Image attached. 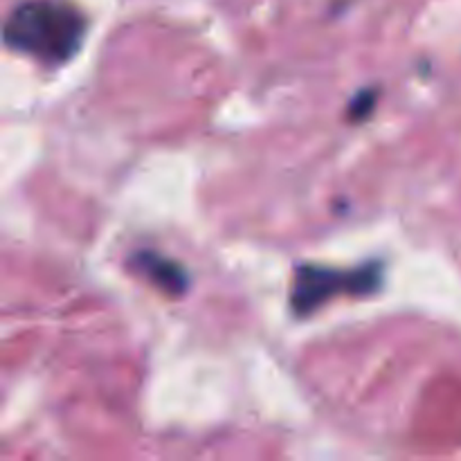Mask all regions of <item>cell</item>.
I'll list each match as a JSON object with an SVG mask.
<instances>
[{
  "instance_id": "1",
  "label": "cell",
  "mask_w": 461,
  "mask_h": 461,
  "mask_svg": "<svg viewBox=\"0 0 461 461\" xmlns=\"http://www.w3.org/2000/svg\"><path fill=\"white\" fill-rule=\"evenodd\" d=\"M84 14L59 0H25L5 21V43L12 50L61 66L86 39Z\"/></svg>"
},
{
  "instance_id": "3",
  "label": "cell",
  "mask_w": 461,
  "mask_h": 461,
  "mask_svg": "<svg viewBox=\"0 0 461 461\" xmlns=\"http://www.w3.org/2000/svg\"><path fill=\"white\" fill-rule=\"evenodd\" d=\"M131 264H133L140 273L147 275L153 284H158L162 291L171 293V295L185 293V288H187L189 284V277L183 270V266H178L171 259H165V257L156 255V252H138Z\"/></svg>"
},
{
  "instance_id": "2",
  "label": "cell",
  "mask_w": 461,
  "mask_h": 461,
  "mask_svg": "<svg viewBox=\"0 0 461 461\" xmlns=\"http://www.w3.org/2000/svg\"><path fill=\"white\" fill-rule=\"evenodd\" d=\"M381 284V268H322V266H302L297 270L291 291V306L295 313H311L333 295H367Z\"/></svg>"
},
{
  "instance_id": "4",
  "label": "cell",
  "mask_w": 461,
  "mask_h": 461,
  "mask_svg": "<svg viewBox=\"0 0 461 461\" xmlns=\"http://www.w3.org/2000/svg\"><path fill=\"white\" fill-rule=\"evenodd\" d=\"M374 102H376V95H374V90H363V95H358V97L354 99V104H351L349 108V115L354 117V120H363L365 115H367V111H372L374 108Z\"/></svg>"
}]
</instances>
